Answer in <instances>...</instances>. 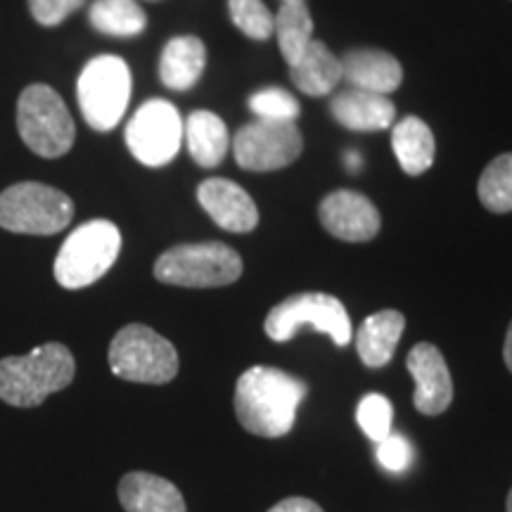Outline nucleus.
I'll use <instances>...</instances> for the list:
<instances>
[{
	"mask_svg": "<svg viewBox=\"0 0 512 512\" xmlns=\"http://www.w3.org/2000/svg\"><path fill=\"white\" fill-rule=\"evenodd\" d=\"M330 112L351 131H384L394 124L396 107L387 95L347 88L330 100Z\"/></svg>",
	"mask_w": 512,
	"mask_h": 512,
	"instance_id": "17",
	"label": "nucleus"
},
{
	"mask_svg": "<svg viewBox=\"0 0 512 512\" xmlns=\"http://www.w3.org/2000/svg\"><path fill=\"white\" fill-rule=\"evenodd\" d=\"M304 138L294 121L256 119L233 138V155L245 171H278L302 155Z\"/></svg>",
	"mask_w": 512,
	"mask_h": 512,
	"instance_id": "11",
	"label": "nucleus"
},
{
	"mask_svg": "<svg viewBox=\"0 0 512 512\" xmlns=\"http://www.w3.org/2000/svg\"><path fill=\"white\" fill-rule=\"evenodd\" d=\"M479 202L494 214L512 211V152L496 157L477 183Z\"/></svg>",
	"mask_w": 512,
	"mask_h": 512,
	"instance_id": "25",
	"label": "nucleus"
},
{
	"mask_svg": "<svg viewBox=\"0 0 512 512\" xmlns=\"http://www.w3.org/2000/svg\"><path fill=\"white\" fill-rule=\"evenodd\" d=\"M268 512H323V508L311 498H302V496H292L280 501L278 505H273Z\"/></svg>",
	"mask_w": 512,
	"mask_h": 512,
	"instance_id": "31",
	"label": "nucleus"
},
{
	"mask_svg": "<svg viewBox=\"0 0 512 512\" xmlns=\"http://www.w3.org/2000/svg\"><path fill=\"white\" fill-rule=\"evenodd\" d=\"M249 110L256 114V119L297 121L302 107H299V100L283 88H264L249 98Z\"/></svg>",
	"mask_w": 512,
	"mask_h": 512,
	"instance_id": "28",
	"label": "nucleus"
},
{
	"mask_svg": "<svg viewBox=\"0 0 512 512\" xmlns=\"http://www.w3.org/2000/svg\"><path fill=\"white\" fill-rule=\"evenodd\" d=\"M339 60H342V76L358 91L389 95L403 81L401 62L387 50L356 48Z\"/></svg>",
	"mask_w": 512,
	"mask_h": 512,
	"instance_id": "15",
	"label": "nucleus"
},
{
	"mask_svg": "<svg viewBox=\"0 0 512 512\" xmlns=\"http://www.w3.org/2000/svg\"><path fill=\"white\" fill-rule=\"evenodd\" d=\"M240 275V254L223 242L176 245L166 249L155 264V278L159 283L195 287V290L233 285Z\"/></svg>",
	"mask_w": 512,
	"mask_h": 512,
	"instance_id": "5",
	"label": "nucleus"
},
{
	"mask_svg": "<svg viewBox=\"0 0 512 512\" xmlns=\"http://www.w3.org/2000/svg\"><path fill=\"white\" fill-rule=\"evenodd\" d=\"M503 358H505V366L512 373V323L508 328V335H505V344H503Z\"/></svg>",
	"mask_w": 512,
	"mask_h": 512,
	"instance_id": "32",
	"label": "nucleus"
},
{
	"mask_svg": "<svg viewBox=\"0 0 512 512\" xmlns=\"http://www.w3.org/2000/svg\"><path fill=\"white\" fill-rule=\"evenodd\" d=\"M377 460L384 470L394 472H406L413 463V446L403 434H389L387 439L377 441Z\"/></svg>",
	"mask_w": 512,
	"mask_h": 512,
	"instance_id": "29",
	"label": "nucleus"
},
{
	"mask_svg": "<svg viewBox=\"0 0 512 512\" xmlns=\"http://www.w3.org/2000/svg\"><path fill=\"white\" fill-rule=\"evenodd\" d=\"M207 67V48L197 36H176L159 57V79L171 91L185 93L202 79Z\"/></svg>",
	"mask_w": 512,
	"mask_h": 512,
	"instance_id": "18",
	"label": "nucleus"
},
{
	"mask_svg": "<svg viewBox=\"0 0 512 512\" xmlns=\"http://www.w3.org/2000/svg\"><path fill=\"white\" fill-rule=\"evenodd\" d=\"M119 501L126 512H188L181 489L152 472H128L121 477Z\"/></svg>",
	"mask_w": 512,
	"mask_h": 512,
	"instance_id": "16",
	"label": "nucleus"
},
{
	"mask_svg": "<svg viewBox=\"0 0 512 512\" xmlns=\"http://www.w3.org/2000/svg\"><path fill=\"white\" fill-rule=\"evenodd\" d=\"M76 375L74 354L48 342L24 356L0 358V399L15 408L41 406L50 394L69 387Z\"/></svg>",
	"mask_w": 512,
	"mask_h": 512,
	"instance_id": "2",
	"label": "nucleus"
},
{
	"mask_svg": "<svg viewBox=\"0 0 512 512\" xmlns=\"http://www.w3.org/2000/svg\"><path fill=\"white\" fill-rule=\"evenodd\" d=\"M126 145L140 164L166 166L183 145V119L169 100H147L126 126Z\"/></svg>",
	"mask_w": 512,
	"mask_h": 512,
	"instance_id": "10",
	"label": "nucleus"
},
{
	"mask_svg": "<svg viewBox=\"0 0 512 512\" xmlns=\"http://www.w3.org/2000/svg\"><path fill=\"white\" fill-rule=\"evenodd\" d=\"M406 330V318L394 309L377 311L363 320L356 332V349L368 368H384L394 358L399 339Z\"/></svg>",
	"mask_w": 512,
	"mask_h": 512,
	"instance_id": "19",
	"label": "nucleus"
},
{
	"mask_svg": "<svg viewBox=\"0 0 512 512\" xmlns=\"http://www.w3.org/2000/svg\"><path fill=\"white\" fill-rule=\"evenodd\" d=\"M347 162H349V166H351V171H356V169H358V164H361V157L354 155V152H349V155H347Z\"/></svg>",
	"mask_w": 512,
	"mask_h": 512,
	"instance_id": "33",
	"label": "nucleus"
},
{
	"mask_svg": "<svg viewBox=\"0 0 512 512\" xmlns=\"http://www.w3.org/2000/svg\"><path fill=\"white\" fill-rule=\"evenodd\" d=\"M508 512H512V489H510V494H508Z\"/></svg>",
	"mask_w": 512,
	"mask_h": 512,
	"instance_id": "34",
	"label": "nucleus"
},
{
	"mask_svg": "<svg viewBox=\"0 0 512 512\" xmlns=\"http://www.w3.org/2000/svg\"><path fill=\"white\" fill-rule=\"evenodd\" d=\"M17 128L24 145L43 159L64 157L76 138L72 114L46 83H31L19 93Z\"/></svg>",
	"mask_w": 512,
	"mask_h": 512,
	"instance_id": "4",
	"label": "nucleus"
},
{
	"mask_svg": "<svg viewBox=\"0 0 512 512\" xmlns=\"http://www.w3.org/2000/svg\"><path fill=\"white\" fill-rule=\"evenodd\" d=\"M302 328L328 335L337 347H347L354 337L347 306L325 292H302L287 297L266 316L264 330L273 342H290Z\"/></svg>",
	"mask_w": 512,
	"mask_h": 512,
	"instance_id": "9",
	"label": "nucleus"
},
{
	"mask_svg": "<svg viewBox=\"0 0 512 512\" xmlns=\"http://www.w3.org/2000/svg\"><path fill=\"white\" fill-rule=\"evenodd\" d=\"M121 252V233L112 221L95 219L81 223L62 242L55 256V280L64 290H83L114 266Z\"/></svg>",
	"mask_w": 512,
	"mask_h": 512,
	"instance_id": "3",
	"label": "nucleus"
},
{
	"mask_svg": "<svg viewBox=\"0 0 512 512\" xmlns=\"http://www.w3.org/2000/svg\"><path fill=\"white\" fill-rule=\"evenodd\" d=\"M31 17L43 27H57L69 15H74L86 0H27Z\"/></svg>",
	"mask_w": 512,
	"mask_h": 512,
	"instance_id": "30",
	"label": "nucleus"
},
{
	"mask_svg": "<svg viewBox=\"0 0 512 512\" xmlns=\"http://www.w3.org/2000/svg\"><path fill=\"white\" fill-rule=\"evenodd\" d=\"M110 370L126 382L166 384L178 375V351L169 339L143 323H131L114 335Z\"/></svg>",
	"mask_w": 512,
	"mask_h": 512,
	"instance_id": "6",
	"label": "nucleus"
},
{
	"mask_svg": "<svg viewBox=\"0 0 512 512\" xmlns=\"http://www.w3.org/2000/svg\"><path fill=\"white\" fill-rule=\"evenodd\" d=\"M197 202L214 223L230 233H252L259 226V209L245 188L228 178H207L197 188Z\"/></svg>",
	"mask_w": 512,
	"mask_h": 512,
	"instance_id": "14",
	"label": "nucleus"
},
{
	"mask_svg": "<svg viewBox=\"0 0 512 512\" xmlns=\"http://www.w3.org/2000/svg\"><path fill=\"white\" fill-rule=\"evenodd\" d=\"M228 12L247 38L268 41L273 36V17L264 0H228Z\"/></svg>",
	"mask_w": 512,
	"mask_h": 512,
	"instance_id": "26",
	"label": "nucleus"
},
{
	"mask_svg": "<svg viewBox=\"0 0 512 512\" xmlns=\"http://www.w3.org/2000/svg\"><path fill=\"white\" fill-rule=\"evenodd\" d=\"M392 418H394V408L387 396L368 394L363 396L361 403H358V411H356L358 427H361V430L366 432V437L373 439L375 444L392 434Z\"/></svg>",
	"mask_w": 512,
	"mask_h": 512,
	"instance_id": "27",
	"label": "nucleus"
},
{
	"mask_svg": "<svg viewBox=\"0 0 512 512\" xmlns=\"http://www.w3.org/2000/svg\"><path fill=\"white\" fill-rule=\"evenodd\" d=\"M392 147L401 169L408 176H422L425 171H430L434 164V155H437L434 133L418 117H406L394 126Z\"/></svg>",
	"mask_w": 512,
	"mask_h": 512,
	"instance_id": "22",
	"label": "nucleus"
},
{
	"mask_svg": "<svg viewBox=\"0 0 512 512\" xmlns=\"http://www.w3.org/2000/svg\"><path fill=\"white\" fill-rule=\"evenodd\" d=\"M273 36L278 38L280 53L287 67L304 55L313 41V17L306 3H283L273 17Z\"/></svg>",
	"mask_w": 512,
	"mask_h": 512,
	"instance_id": "23",
	"label": "nucleus"
},
{
	"mask_svg": "<svg viewBox=\"0 0 512 512\" xmlns=\"http://www.w3.org/2000/svg\"><path fill=\"white\" fill-rule=\"evenodd\" d=\"M76 98L86 124L107 133L124 117L131 100V69L117 55H98L81 69Z\"/></svg>",
	"mask_w": 512,
	"mask_h": 512,
	"instance_id": "8",
	"label": "nucleus"
},
{
	"mask_svg": "<svg viewBox=\"0 0 512 512\" xmlns=\"http://www.w3.org/2000/svg\"><path fill=\"white\" fill-rule=\"evenodd\" d=\"M320 223L344 242H370L380 233V211L366 195L354 190H335L320 202Z\"/></svg>",
	"mask_w": 512,
	"mask_h": 512,
	"instance_id": "12",
	"label": "nucleus"
},
{
	"mask_svg": "<svg viewBox=\"0 0 512 512\" xmlns=\"http://www.w3.org/2000/svg\"><path fill=\"white\" fill-rule=\"evenodd\" d=\"M183 140L190 157L202 169H214L226 159L230 150L228 128L219 114L209 110H195L183 121Z\"/></svg>",
	"mask_w": 512,
	"mask_h": 512,
	"instance_id": "21",
	"label": "nucleus"
},
{
	"mask_svg": "<svg viewBox=\"0 0 512 512\" xmlns=\"http://www.w3.org/2000/svg\"><path fill=\"white\" fill-rule=\"evenodd\" d=\"M309 387L280 368L254 366L235 384V415L256 437L280 439L292 432L297 408Z\"/></svg>",
	"mask_w": 512,
	"mask_h": 512,
	"instance_id": "1",
	"label": "nucleus"
},
{
	"mask_svg": "<svg viewBox=\"0 0 512 512\" xmlns=\"http://www.w3.org/2000/svg\"><path fill=\"white\" fill-rule=\"evenodd\" d=\"M88 19L95 31L117 38L138 36L147 27V15L138 0H95Z\"/></svg>",
	"mask_w": 512,
	"mask_h": 512,
	"instance_id": "24",
	"label": "nucleus"
},
{
	"mask_svg": "<svg viewBox=\"0 0 512 512\" xmlns=\"http://www.w3.org/2000/svg\"><path fill=\"white\" fill-rule=\"evenodd\" d=\"M283 3H306V0H283Z\"/></svg>",
	"mask_w": 512,
	"mask_h": 512,
	"instance_id": "35",
	"label": "nucleus"
},
{
	"mask_svg": "<svg viewBox=\"0 0 512 512\" xmlns=\"http://www.w3.org/2000/svg\"><path fill=\"white\" fill-rule=\"evenodd\" d=\"M72 219V197L46 183L24 181L0 192V228L10 233L55 235Z\"/></svg>",
	"mask_w": 512,
	"mask_h": 512,
	"instance_id": "7",
	"label": "nucleus"
},
{
	"mask_svg": "<svg viewBox=\"0 0 512 512\" xmlns=\"http://www.w3.org/2000/svg\"><path fill=\"white\" fill-rule=\"evenodd\" d=\"M406 366L415 380V408L422 415L444 413L453 401V380L441 351L430 342L415 344Z\"/></svg>",
	"mask_w": 512,
	"mask_h": 512,
	"instance_id": "13",
	"label": "nucleus"
},
{
	"mask_svg": "<svg viewBox=\"0 0 512 512\" xmlns=\"http://www.w3.org/2000/svg\"><path fill=\"white\" fill-rule=\"evenodd\" d=\"M290 76L299 91L311 95V98H323V95L335 91L337 83L344 79L342 60L323 41L313 38L304 55L290 64Z\"/></svg>",
	"mask_w": 512,
	"mask_h": 512,
	"instance_id": "20",
	"label": "nucleus"
}]
</instances>
